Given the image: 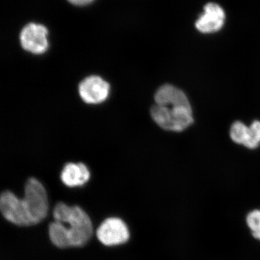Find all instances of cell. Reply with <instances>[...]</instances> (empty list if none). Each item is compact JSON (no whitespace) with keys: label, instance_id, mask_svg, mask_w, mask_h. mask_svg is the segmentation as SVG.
Listing matches in <instances>:
<instances>
[{"label":"cell","instance_id":"6da1fadb","mask_svg":"<svg viewBox=\"0 0 260 260\" xmlns=\"http://www.w3.org/2000/svg\"><path fill=\"white\" fill-rule=\"evenodd\" d=\"M48 211L47 191L35 178H30L27 181L23 199H19L10 191L0 194V212L7 220L15 225H36L45 219Z\"/></svg>","mask_w":260,"mask_h":260},{"label":"cell","instance_id":"7a4b0ae2","mask_svg":"<svg viewBox=\"0 0 260 260\" xmlns=\"http://www.w3.org/2000/svg\"><path fill=\"white\" fill-rule=\"evenodd\" d=\"M54 218L49 225V234L56 247H79L91 239L93 224L88 214L79 206L57 203L54 207Z\"/></svg>","mask_w":260,"mask_h":260},{"label":"cell","instance_id":"3957f363","mask_svg":"<svg viewBox=\"0 0 260 260\" xmlns=\"http://www.w3.org/2000/svg\"><path fill=\"white\" fill-rule=\"evenodd\" d=\"M150 114L159 126L169 131H183L194 121L190 104H155Z\"/></svg>","mask_w":260,"mask_h":260},{"label":"cell","instance_id":"277c9868","mask_svg":"<svg viewBox=\"0 0 260 260\" xmlns=\"http://www.w3.org/2000/svg\"><path fill=\"white\" fill-rule=\"evenodd\" d=\"M96 237L104 245H121L129 240V232L127 225L121 219L109 218L98 228Z\"/></svg>","mask_w":260,"mask_h":260},{"label":"cell","instance_id":"5b68a950","mask_svg":"<svg viewBox=\"0 0 260 260\" xmlns=\"http://www.w3.org/2000/svg\"><path fill=\"white\" fill-rule=\"evenodd\" d=\"M48 30L44 25L29 23L20 35V44L25 51L35 54L46 52L49 47Z\"/></svg>","mask_w":260,"mask_h":260},{"label":"cell","instance_id":"8992f818","mask_svg":"<svg viewBox=\"0 0 260 260\" xmlns=\"http://www.w3.org/2000/svg\"><path fill=\"white\" fill-rule=\"evenodd\" d=\"M79 94L87 104H98L109 97L110 85L99 76L92 75L84 79L79 85Z\"/></svg>","mask_w":260,"mask_h":260},{"label":"cell","instance_id":"52a82bcc","mask_svg":"<svg viewBox=\"0 0 260 260\" xmlns=\"http://www.w3.org/2000/svg\"><path fill=\"white\" fill-rule=\"evenodd\" d=\"M225 14L223 8L216 3H208L204 12L197 20L195 25L203 34H212L218 31L225 23Z\"/></svg>","mask_w":260,"mask_h":260},{"label":"cell","instance_id":"ba28073f","mask_svg":"<svg viewBox=\"0 0 260 260\" xmlns=\"http://www.w3.org/2000/svg\"><path fill=\"white\" fill-rule=\"evenodd\" d=\"M230 135L238 144L251 149L257 148L260 145V121H254L249 126L237 121L231 128Z\"/></svg>","mask_w":260,"mask_h":260},{"label":"cell","instance_id":"9c48e42d","mask_svg":"<svg viewBox=\"0 0 260 260\" xmlns=\"http://www.w3.org/2000/svg\"><path fill=\"white\" fill-rule=\"evenodd\" d=\"M60 177L64 185L69 187H76L83 186L88 182L90 173L88 167L82 162H69L64 166Z\"/></svg>","mask_w":260,"mask_h":260},{"label":"cell","instance_id":"30bf717a","mask_svg":"<svg viewBox=\"0 0 260 260\" xmlns=\"http://www.w3.org/2000/svg\"><path fill=\"white\" fill-rule=\"evenodd\" d=\"M155 104H189L185 93L172 85H164L158 89L155 94Z\"/></svg>","mask_w":260,"mask_h":260},{"label":"cell","instance_id":"8fae6325","mask_svg":"<svg viewBox=\"0 0 260 260\" xmlns=\"http://www.w3.org/2000/svg\"><path fill=\"white\" fill-rule=\"evenodd\" d=\"M246 223L253 237L260 241V210H254L246 216Z\"/></svg>","mask_w":260,"mask_h":260},{"label":"cell","instance_id":"7c38bea8","mask_svg":"<svg viewBox=\"0 0 260 260\" xmlns=\"http://www.w3.org/2000/svg\"><path fill=\"white\" fill-rule=\"evenodd\" d=\"M70 3L75 5H88L89 3H92L93 0H68Z\"/></svg>","mask_w":260,"mask_h":260}]
</instances>
